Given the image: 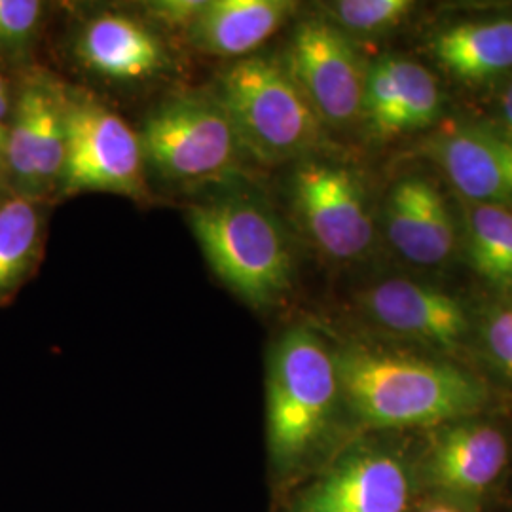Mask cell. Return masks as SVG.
Masks as SVG:
<instances>
[{
	"instance_id": "f1b7e54d",
	"label": "cell",
	"mask_w": 512,
	"mask_h": 512,
	"mask_svg": "<svg viewBox=\"0 0 512 512\" xmlns=\"http://www.w3.org/2000/svg\"><path fill=\"white\" fill-rule=\"evenodd\" d=\"M4 141H6V126L0 124V152H2V148H4Z\"/></svg>"
},
{
	"instance_id": "4fadbf2b",
	"label": "cell",
	"mask_w": 512,
	"mask_h": 512,
	"mask_svg": "<svg viewBox=\"0 0 512 512\" xmlns=\"http://www.w3.org/2000/svg\"><path fill=\"white\" fill-rule=\"evenodd\" d=\"M410 478L401 459L357 450L298 495L291 512H406Z\"/></svg>"
},
{
	"instance_id": "8fae6325",
	"label": "cell",
	"mask_w": 512,
	"mask_h": 512,
	"mask_svg": "<svg viewBox=\"0 0 512 512\" xmlns=\"http://www.w3.org/2000/svg\"><path fill=\"white\" fill-rule=\"evenodd\" d=\"M442 103L437 76L410 57L385 55L366 69L361 120L374 139L387 141L433 126Z\"/></svg>"
},
{
	"instance_id": "ffe728a7",
	"label": "cell",
	"mask_w": 512,
	"mask_h": 512,
	"mask_svg": "<svg viewBox=\"0 0 512 512\" xmlns=\"http://www.w3.org/2000/svg\"><path fill=\"white\" fill-rule=\"evenodd\" d=\"M463 238L471 268L501 293L512 291V209L465 203Z\"/></svg>"
},
{
	"instance_id": "7402d4cb",
	"label": "cell",
	"mask_w": 512,
	"mask_h": 512,
	"mask_svg": "<svg viewBox=\"0 0 512 512\" xmlns=\"http://www.w3.org/2000/svg\"><path fill=\"white\" fill-rule=\"evenodd\" d=\"M44 21L46 4L40 0H0V65L19 73L33 67Z\"/></svg>"
},
{
	"instance_id": "7a4b0ae2",
	"label": "cell",
	"mask_w": 512,
	"mask_h": 512,
	"mask_svg": "<svg viewBox=\"0 0 512 512\" xmlns=\"http://www.w3.org/2000/svg\"><path fill=\"white\" fill-rule=\"evenodd\" d=\"M186 219L211 270L247 306L268 310L293 291V239L264 200L230 190L192 203Z\"/></svg>"
},
{
	"instance_id": "7c38bea8",
	"label": "cell",
	"mask_w": 512,
	"mask_h": 512,
	"mask_svg": "<svg viewBox=\"0 0 512 512\" xmlns=\"http://www.w3.org/2000/svg\"><path fill=\"white\" fill-rule=\"evenodd\" d=\"M382 228L404 260L435 268L454 255L459 228L437 183L423 175H404L385 196Z\"/></svg>"
},
{
	"instance_id": "5bb4252c",
	"label": "cell",
	"mask_w": 512,
	"mask_h": 512,
	"mask_svg": "<svg viewBox=\"0 0 512 512\" xmlns=\"http://www.w3.org/2000/svg\"><path fill=\"white\" fill-rule=\"evenodd\" d=\"M73 54L80 67L110 82H147L171 67L162 37L143 19L103 12L76 31Z\"/></svg>"
},
{
	"instance_id": "30bf717a",
	"label": "cell",
	"mask_w": 512,
	"mask_h": 512,
	"mask_svg": "<svg viewBox=\"0 0 512 512\" xmlns=\"http://www.w3.org/2000/svg\"><path fill=\"white\" fill-rule=\"evenodd\" d=\"M355 298L382 329L439 348H459L473 329L469 310L454 294L406 277L376 281Z\"/></svg>"
},
{
	"instance_id": "4316f807",
	"label": "cell",
	"mask_w": 512,
	"mask_h": 512,
	"mask_svg": "<svg viewBox=\"0 0 512 512\" xmlns=\"http://www.w3.org/2000/svg\"><path fill=\"white\" fill-rule=\"evenodd\" d=\"M12 192H10V186H8V177H6V165H4V158H2V152H0V205L8 200H12Z\"/></svg>"
},
{
	"instance_id": "83f0119b",
	"label": "cell",
	"mask_w": 512,
	"mask_h": 512,
	"mask_svg": "<svg viewBox=\"0 0 512 512\" xmlns=\"http://www.w3.org/2000/svg\"><path fill=\"white\" fill-rule=\"evenodd\" d=\"M423 512H461L456 507H452V505H446V503H435V505H431V507H427Z\"/></svg>"
},
{
	"instance_id": "e0dca14e",
	"label": "cell",
	"mask_w": 512,
	"mask_h": 512,
	"mask_svg": "<svg viewBox=\"0 0 512 512\" xmlns=\"http://www.w3.org/2000/svg\"><path fill=\"white\" fill-rule=\"evenodd\" d=\"M296 6L291 0H207L184 38L203 55L239 61L274 37Z\"/></svg>"
},
{
	"instance_id": "cb8c5ba5",
	"label": "cell",
	"mask_w": 512,
	"mask_h": 512,
	"mask_svg": "<svg viewBox=\"0 0 512 512\" xmlns=\"http://www.w3.org/2000/svg\"><path fill=\"white\" fill-rule=\"evenodd\" d=\"M205 2L207 0H156L145 4V14L152 25L186 35L192 23L202 14Z\"/></svg>"
},
{
	"instance_id": "6da1fadb",
	"label": "cell",
	"mask_w": 512,
	"mask_h": 512,
	"mask_svg": "<svg viewBox=\"0 0 512 512\" xmlns=\"http://www.w3.org/2000/svg\"><path fill=\"white\" fill-rule=\"evenodd\" d=\"M334 359L342 395L376 429L467 420L490 399L486 384L458 365L366 344L342 346Z\"/></svg>"
},
{
	"instance_id": "3957f363",
	"label": "cell",
	"mask_w": 512,
	"mask_h": 512,
	"mask_svg": "<svg viewBox=\"0 0 512 512\" xmlns=\"http://www.w3.org/2000/svg\"><path fill=\"white\" fill-rule=\"evenodd\" d=\"M215 95L230 116L247 158L274 167L315 156L325 126L283 57L255 54L232 61Z\"/></svg>"
},
{
	"instance_id": "603a6c76",
	"label": "cell",
	"mask_w": 512,
	"mask_h": 512,
	"mask_svg": "<svg viewBox=\"0 0 512 512\" xmlns=\"http://www.w3.org/2000/svg\"><path fill=\"white\" fill-rule=\"evenodd\" d=\"M480 334L495 365L512 382V300H497L484 308Z\"/></svg>"
},
{
	"instance_id": "ba28073f",
	"label": "cell",
	"mask_w": 512,
	"mask_h": 512,
	"mask_svg": "<svg viewBox=\"0 0 512 512\" xmlns=\"http://www.w3.org/2000/svg\"><path fill=\"white\" fill-rule=\"evenodd\" d=\"M289 194L302 232L327 258L351 262L370 253L376 238L374 213L353 167L304 158L294 165Z\"/></svg>"
},
{
	"instance_id": "44dd1931",
	"label": "cell",
	"mask_w": 512,
	"mask_h": 512,
	"mask_svg": "<svg viewBox=\"0 0 512 512\" xmlns=\"http://www.w3.org/2000/svg\"><path fill=\"white\" fill-rule=\"evenodd\" d=\"M414 8L412 0H336L323 4L321 16L353 40L384 37L401 27Z\"/></svg>"
},
{
	"instance_id": "52a82bcc",
	"label": "cell",
	"mask_w": 512,
	"mask_h": 512,
	"mask_svg": "<svg viewBox=\"0 0 512 512\" xmlns=\"http://www.w3.org/2000/svg\"><path fill=\"white\" fill-rule=\"evenodd\" d=\"M147 162L139 131L90 93L69 88L67 156L59 198L107 192L147 196Z\"/></svg>"
},
{
	"instance_id": "d6986e66",
	"label": "cell",
	"mask_w": 512,
	"mask_h": 512,
	"mask_svg": "<svg viewBox=\"0 0 512 512\" xmlns=\"http://www.w3.org/2000/svg\"><path fill=\"white\" fill-rule=\"evenodd\" d=\"M48 234V205L12 198L0 205V306L37 274Z\"/></svg>"
},
{
	"instance_id": "9c48e42d",
	"label": "cell",
	"mask_w": 512,
	"mask_h": 512,
	"mask_svg": "<svg viewBox=\"0 0 512 512\" xmlns=\"http://www.w3.org/2000/svg\"><path fill=\"white\" fill-rule=\"evenodd\" d=\"M283 61L325 128L361 120L368 65L355 42L321 14L296 23Z\"/></svg>"
},
{
	"instance_id": "277c9868",
	"label": "cell",
	"mask_w": 512,
	"mask_h": 512,
	"mask_svg": "<svg viewBox=\"0 0 512 512\" xmlns=\"http://www.w3.org/2000/svg\"><path fill=\"white\" fill-rule=\"evenodd\" d=\"M342 395L334 351L306 325H294L275 344L268 366L266 423L275 463L304 458L327 429Z\"/></svg>"
},
{
	"instance_id": "9a60e30c",
	"label": "cell",
	"mask_w": 512,
	"mask_h": 512,
	"mask_svg": "<svg viewBox=\"0 0 512 512\" xmlns=\"http://www.w3.org/2000/svg\"><path fill=\"white\" fill-rule=\"evenodd\" d=\"M425 152L465 202L512 209V143L495 129H442L425 141Z\"/></svg>"
},
{
	"instance_id": "2e32d148",
	"label": "cell",
	"mask_w": 512,
	"mask_h": 512,
	"mask_svg": "<svg viewBox=\"0 0 512 512\" xmlns=\"http://www.w3.org/2000/svg\"><path fill=\"white\" fill-rule=\"evenodd\" d=\"M509 459L505 435L490 423L454 421L440 427L427 454L429 482L448 494L482 495Z\"/></svg>"
},
{
	"instance_id": "8992f818",
	"label": "cell",
	"mask_w": 512,
	"mask_h": 512,
	"mask_svg": "<svg viewBox=\"0 0 512 512\" xmlns=\"http://www.w3.org/2000/svg\"><path fill=\"white\" fill-rule=\"evenodd\" d=\"M69 84L42 67L14 80L2 158L14 198L50 205L59 196L67 156Z\"/></svg>"
},
{
	"instance_id": "484cf974",
	"label": "cell",
	"mask_w": 512,
	"mask_h": 512,
	"mask_svg": "<svg viewBox=\"0 0 512 512\" xmlns=\"http://www.w3.org/2000/svg\"><path fill=\"white\" fill-rule=\"evenodd\" d=\"M14 101V80L0 71V124L6 126Z\"/></svg>"
},
{
	"instance_id": "ac0fdd59",
	"label": "cell",
	"mask_w": 512,
	"mask_h": 512,
	"mask_svg": "<svg viewBox=\"0 0 512 512\" xmlns=\"http://www.w3.org/2000/svg\"><path fill=\"white\" fill-rule=\"evenodd\" d=\"M429 50L459 82H492L512 71V16L452 23L431 37Z\"/></svg>"
},
{
	"instance_id": "d4e9b609",
	"label": "cell",
	"mask_w": 512,
	"mask_h": 512,
	"mask_svg": "<svg viewBox=\"0 0 512 512\" xmlns=\"http://www.w3.org/2000/svg\"><path fill=\"white\" fill-rule=\"evenodd\" d=\"M494 129L512 143V74L497 99V128Z\"/></svg>"
},
{
	"instance_id": "5b68a950",
	"label": "cell",
	"mask_w": 512,
	"mask_h": 512,
	"mask_svg": "<svg viewBox=\"0 0 512 512\" xmlns=\"http://www.w3.org/2000/svg\"><path fill=\"white\" fill-rule=\"evenodd\" d=\"M145 162L179 186L238 179L249 160L215 93H183L158 105L139 129Z\"/></svg>"
}]
</instances>
